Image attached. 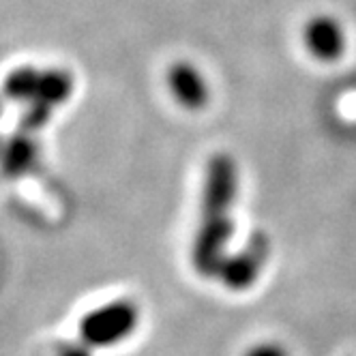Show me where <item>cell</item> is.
I'll list each match as a JSON object with an SVG mask.
<instances>
[{
  "label": "cell",
  "instance_id": "1",
  "mask_svg": "<svg viewBox=\"0 0 356 356\" xmlns=\"http://www.w3.org/2000/svg\"><path fill=\"white\" fill-rule=\"evenodd\" d=\"M138 320V305L129 298H120L88 312L80 322V335L88 348L114 346L134 333Z\"/></svg>",
  "mask_w": 356,
  "mask_h": 356
},
{
  "label": "cell",
  "instance_id": "2",
  "mask_svg": "<svg viewBox=\"0 0 356 356\" xmlns=\"http://www.w3.org/2000/svg\"><path fill=\"white\" fill-rule=\"evenodd\" d=\"M234 234L230 215L202 217L191 245V264L202 277H217L225 262V247Z\"/></svg>",
  "mask_w": 356,
  "mask_h": 356
},
{
  "label": "cell",
  "instance_id": "3",
  "mask_svg": "<svg viewBox=\"0 0 356 356\" xmlns=\"http://www.w3.org/2000/svg\"><path fill=\"white\" fill-rule=\"evenodd\" d=\"M238 193V168L227 152H217L207 163L202 187V217L230 215Z\"/></svg>",
  "mask_w": 356,
  "mask_h": 356
},
{
  "label": "cell",
  "instance_id": "4",
  "mask_svg": "<svg viewBox=\"0 0 356 356\" xmlns=\"http://www.w3.org/2000/svg\"><path fill=\"white\" fill-rule=\"evenodd\" d=\"M268 253H270L268 236L264 232L251 234L247 245L238 253L225 258L217 277H221L225 288H230L234 292L249 290L253 284L258 282V277H260V273L268 260Z\"/></svg>",
  "mask_w": 356,
  "mask_h": 356
},
{
  "label": "cell",
  "instance_id": "5",
  "mask_svg": "<svg viewBox=\"0 0 356 356\" xmlns=\"http://www.w3.org/2000/svg\"><path fill=\"white\" fill-rule=\"evenodd\" d=\"M302 37L312 56L322 63H335L346 52V31L333 15H314L305 26Z\"/></svg>",
  "mask_w": 356,
  "mask_h": 356
},
{
  "label": "cell",
  "instance_id": "6",
  "mask_svg": "<svg viewBox=\"0 0 356 356\" xmlns=\"http://www.w3.org/2000/svg\"><path fill=\"white\" fill-rule=\"evenodd\" d=\"M168 86L172 97L187 110H202L209 104V84L197 67L178 60L168 69Z\"/></svg>",
  "mask_w": 356,
  "mask_h": 356
},
{
  "label": "cell",
  "instance_id": "7",
  "mask_svg": "<svg viewBox=\"0 0 356 356\" xmlns=\"http://www.w3.org/2000/svg\"><path fill=\"white\" fill-rule=\"evenodd\" d=\"M39 157V146L31 134H15L11 136L0 150V172L7 178H19L31 172Z\"/></svg>",
  "mask_w": 356,
  "mask_h": 356
},
{
  "label": "cell",
  "instance_id": "8",
  "mask_svg": "<svg viewBox=\"0 0 356 356\" xmlns=\"http://www.w3.org/2000/svg\"><path fill=\"white\" fill-rule=\"evenodd\" d=\"M73 92V78L71 73L65 69H43L39 71V80H37V95L35 101L56 108L71 97Z\"/></svg>",
  "mask_w": 356,
  "mask_h": 356
},
{
  "label": "cell",
  "instance_id": "9",
  "mask_svg": "<svg viewBox=\"0 0 356 356\" xmlns=\"http://www.w3.org/2000/svg\"><path fill=\"white\" fill-rule=\"evenodd\" d=\"M39 71L35 67H17L13 69L3 84V95L11 101H35L37 95Z\"/></svg>",
  "mask_w": 356,
  "mask_h": 356
},
{
  "label": "cell",
  "instance_id": "10",
  "mask_svg": "<svg viewBox=\"0 0 356 356\" xmlns=\"http://www.w3.org/2000/svg\"><path fill=\"white\" fill-rule=\"evenodd\" d=\"M29 108L24 110V114L19 116V127L24 134H31V131H39L49 122L52 118V108L41 104V101H29Z\"/></svg>",
  "mask_w": 356,
  "mask_h": 356
},
{
  "label": "cell",
  "instance_id": "11",
  "mask_svg": "<svg viewBox=\"0 0 356 356\" xmlns=\"http://www.w3.org/2000/svg\"><path fill=\"white\" fill-rule=\"evenodd\" d=\"M245 356H290L288 350L279 343H273V341H264V343H256L251 346Z\"/></svg>",
  "mask_w": 356,
  "mask_h": 356
},
{
  "label": "cell",
  "instance_id": "12",
  "mask_svg": "<svg viewBox=\"0 0 356 356\" xmlns=\"http://www.w3.org/2000/svg\"><path fill=\"white\" fill-rule=\"evenodd\" d=\"M58 356H92L86 343H67L60 348Z\"/></svg>",
  "mask_w": 356,
  "mask_h": 356
},
{
  "label": "cell",
  "instance_id": "13",
  "mask_svg": "<svg viewBox=\"0 0 356 356\" xmlns=\"http://www.w3.org/2000/svg\"><path fill=\"white\" fill-rule=\"evenodd\" d=\"M0 114H3V99H0Z\"/></svg>",
  "mask_w": 356,
  "mask_h": 356
},
{
  "label": "cell",
  "instance_id": "14",
  "mask_svg": "<svg viewBox=\"0 0 356 356\" xmlns=\"http://www.w3.org/2000/svg\"><path fill=\"white\" fill-rule=\"evenodd\" d=\"M3 144H5V142H3V138H0V150H3Z\"/></svg>",
  "mask_w": 356,
  "mask_h": 356
}]
</instances>
